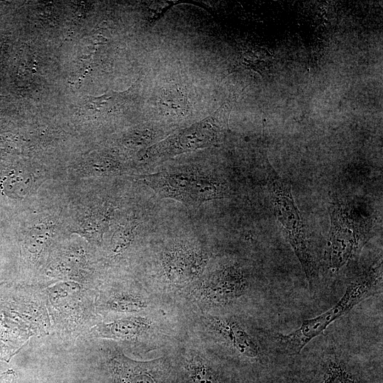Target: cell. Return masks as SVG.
Instances as JSON below:
<instances>
[{
	"instance_id": "277c9868",
	"label": "cell",
	"mask_w": 383,
	"mask_h": 383,
	"mask_svg": "<svg viewBox=\"0 0 383 383\" xmlns=\"http://www.w3.org/2000/svg\"><path fill=\"white\" fill-rule=\"evenodd\" d=\"M329 215L328 259L331 267L338 271L357 251L360 237L357 223L343 204L339 201H333L329 209Z\"/></svg>"
},
{
	"instance_id": "7c38bea8",
	"label": "cell",
	"mask_w": 383,
	"mask_h": 383,
	"mask_svg": "<svg viewBox=\"0 0 383 383\" xmlns=\"http://www.w3.org/2000/svg\"><path fill=\"white\" fill-rule=\"evenodd\" d=\"M106 308L119 312H132L142 310L145 302L137 296L130 293L112 294L104 304Z\"/></svg>"
},
{
	"instance_id": "4fadbf2b",
	"label": "cell",
	"mask_w": 383,
	"mask_h": 383,
	"mask_svg": "<svg viewBox=\"0 0 383 383\" xmlns=\"http://www.w3.org/2000/svg\"><path fill=\"white\" fill-rule=\"evenodd\" d=\"M49 232L43 228H35L30 231L26 239V246L31 253H40L47 245Z\"/></svg>"
},
{
	"instance_id": "9c48e42d",
	"label": "cell",
	"mask_w": 383,
	"mask_h": 383,
	"mask_svg": "<svg viewBox=\"0 0 383 383\" xmlns=\"http://www.w3.org/2000/svg\"><path fill=\"white\" fill-rule=\"evenodd\" d=\"M312 383H367L358 372L339 360L326 361L316 372Z\"/></svg>"
},
{
	"instance_id": "7a4b0ae2",
	"label": "cell",
	"mask_w": 383,
	"mask_h": 383,
	"mask_svg": "<svg viewBox=\"0 0 383 383\" xmlns=\"http://www.w3.org/2000/svg\"><path fill=\"white\" fill-rule=\"evenodd\" d=\"M267 187L276 219L297 257L306 277L311 282L316 272V262L306 227L295 203L291 185L271 167L267 174Z\"/></svg>"
},
{
	"instance_id": "5b68a950",
	"label": "cell",
	"mask_w": 383,
	"mask_h": 383,
	"mask_svg": "<svg viewBox=\"0 0 383 383\" xmlns=\"http://www.w3.org/2000/svg\"><path fill=\"white\" fill-rule=\"evenodd\" d=\"M114 383H162L165 372L161 362H138L121 353L114 355L109 360Z\"/></svg>"
},
{
	"instance_id": "2e32d148",
	"label": "cell",
	"mask_w": 383,
	"mask_h": 383,
	"mask_svg": "<svg viewBox=\"0 0 383 383\" xmlns=\"http://www.w3.org/2000/svg\"><path fill=\"white\" fill-rule=\"evenodd\" d=\"M0 383H15V373L9 370L0 377Z\"/></svg>"
},
{
	"instance_id": "9a60e30c",
	"label": "cell",
	"mask_w": 383,
	"mask_h": 383,
	"mask_svg": "<svg viewBox=\"0 0 383 383\" xmlns=\"http://www.w3.org/2000/svg\"><path fill=\"white\" fill-rule=\"evenodd\" d=\"M133 228L126 227L116 233L113 240V252H122L128 245L133 235Z\"/></svg>"
},
{
	"instance_id": "52a82bcc",
	"label": "cell",
	"mask_w": 383,
	"mask_h": 383,
	"mask_svg": "<svg viewBox=\"0 0 383 383\" xmlns=\"http://www.w3.org/2000/svg\"><path fill=\"white\" fill-rule=\"evenodd\" d=\"M247 282L240 269L235 265L226 267L210 281V295L216 301L226 303L241 296Z\"/></svg>"
},
{
	"instance_id": "8992f818",
	"label": "cell",
	"mask_w": 383,
	"mask_h": 383,
	"mask_svg": "<svg viewBox=\"0 0 383 383\" xmlns=\"http://www.w3.org/2000/svg\"><path fill=\"white\" fill-rule=\"evenodd\" d=\"M204 256L198 251L178 248L167 252L164 265L168 277L183 282L196 276L204 265Z\"/></svg>"
},
{
	"instance_id": "ba28073f",
	"label": "cell",
	"mask_w": 383,
	"mask_h": 383,
	"mask_svg": "<svg viewBox=\"0 0 383 383\" xmlns=\"http://www.w3.org/2000/svg\"><path fill=\"white\" fill-rule=\"evenodd\" d=\"M211 323L215 330L240 355L252 359L259 357L257 345L237 322L228 318H213Z\"/></svg>"
},
{
	"instance_id": "6da1fadb",
	"label": "cell",
	"mask_w": 383,
	"mask_h": 383,
	"mask_svg": "<svg viewBox=\"0 0 383 383\" xmlns=\"http://www.w3.org/2000/svg\"><path fill=\"white\" fill-rule=\"evenodd\" d=\"M381 277L382 262H378L353 280L340 299L331 309L315 318L304 320L299 328L289 333H279L278 339L281 345L289 353H299L332 322L346 314L372 294Z\"/></svg>"
},
{
	"instance_id": "5bb4252c",
	"label": "cell",
	"mask_w": 383,
	"mask_h": 383,
	"mask_svg": "<svg viewBox=\"0 0 383 383\" xmlns=\"http://www.w3.org/2000/svg\"><path fill=\"white\" fill-rule=\"evenodd\" d=\"M6 184L9 185V189H14V195L21 197L25 196L32 184V178L23 174H15L8 177Z\"/></svg>"
},
{
	"instance_id": "30bf717a",
	"label": "cell",
	"mask_w": 383,
	"mask_h": 383,
	"mask_svg": "<svg viewBox=\"0 0 383 383\" xmlns=\"http://www.w3.org/2000/svg\"><path fill=\"white\" fill-rule=\"evenodd\" d=\"M146 318L131 317L117 320L109 323L99 324L94 328L95 334L99 337L115 339L133 338L148 328Z\"/></svg>"
},
{
	"instance_id": "3957f363",
	"label": "cell",
	"mask_w": 383,
	"mask_h": 383,
	"mask_svg": "<svg viewBox=\"0 0 383 383\" xmlns=\"http://www.w3.org/2000/svg\"><path fill=\"white\" fill-rule=\"evenodd\" d=\"M144 180L164 197L175 199L190 206L228 195L225 184L196 172L157 173L145 177Z\"/></svg>"
},
{
	"instance_id": "8fae6325",
	"label": "cell",
	"mask_w": 383,
	"mask_h": 383,
	"mask_svg": "<svg viewBox=\"0 0 383 383\" xmlns=\"http://www.w3.org/2000/svg\"><path fill=\"white\" fill-rule=\"evenodd\" d=\"M183 383H226L220 372L208 361L195 355L184 365Z\"/></svg>"
}]
</instances>
